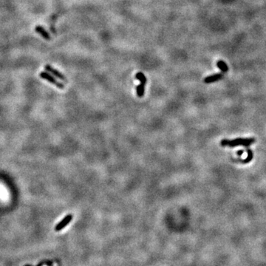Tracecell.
Returning a JSON list of instances; mask_svg holds the SVG:
<instances>
[{
  "label": "cell",
  "mask_w": 266,
  "mask_h": 266,
  "mask_svg": "<svg viewBox=\"0 0 266 266\" xmlns=\"http://www.w3.org/2000/svg\"><path fill=\"white\" fill-rule=\"evenodd\" d=\"M255 140L253 138H236L234 140H222L221 141V145L222 146H231L234 147L236 146H248L253 143Z\"/></svg>",
  "instance_id": "1"
},
{
  "label": "cell",
  "mask_w": 266,
  "mask_h": 266,
  "mask_svg": "<svg viewBox=\"0 0 266 266\" xmlns=\"http://www.w3.org/2000/svg\"><path fill=\"white\" fill-rule=\"evenodd\" d=\"M39 76L41 77L43 79L46 80V81H49V82L54 84L55 86H56L57 87H58L59 89H64V84L63 83L59 82V81H57L55 78V77H53V75H51L50 73H48L47 72H41L39 74Z\"/></svg>",
  "instance_id": "2"
},
{
  "label": "cell",
  "mask_w": 266,
  "mask_h": 266,
  "mask_svg": "<svg viewBox=\"0 0 266 266\" xmlns=\"http://www.w3.org/2000/svg\"><path fill=\"white\" fill-rule=\"evenodd\" d=\"M72 217H73V216H72V214H68V215L64 216V217L62 219V220H61V222H58V223L55 225V231H61L63 228H65L66 225L72 221Z\"/></svg>",
  "instance_id": "3"
},
{
  "label": "cell",
  "mask_w": 266,
  "mask_h": 266,
  "mask_svg": "<svg viewBox=\"0 0 266 266\" xmlns=\"http://www.w3.org/2000/svg\"><path fill=\"white\" fill-rule=\"evenodd\" d=\"M44 69H45L46 71H47V72L52 73L53 76L56 77V78H59V79L62 80V81H66V77L64 76L62 73H61V72H60L58 70H57L56 69H55V68H53L52 66H51L50 64H47V65H45V66H44Z\"/></svg>",
  "instance_id": "4"
},
{
  "label": "cell",
  "mask_w": 266,
  "mask_h": 266,
  "mask_svg": "<svg viewBox=\"0 0 266 266\" xmlns=\"http://www.w3.org/2000/svg\"><path fill=\"white\" fill-rule=\"evenodd\" d=\"M35 31L36 32V33H38L39 35H41L44 39L48 40V41L49 40H51V36L50 34H49L48 32L46 31L45 29H44L43 27H41V26L40 25L36 26V27H35Z\"/></svg>",
  "instance_id": "5"
},
{
  "label": "cell",
  "mask_w": 266,
  "mask_h": 266,
  "mask_svg": "<svg viewBox=\"0 0 266 266\" xmlns=\"http://www.w3.org/2000/svg\"><path fill=\"white\" fill-rule=\"evenodd\" d=\"M222 78V75L220 73L214 74V75H209V76L206 77V78L204 79V82L206 83H211L213 82H215V81H218V80L221 79Z\"/></svg>",
  "instance_id": "6"
},
{
  "label": "cell",
  "mask_w": 266,
  "mask_h": 266,
  "mask_svg": "<svg viewBox=\"0 0 266 266\" xmlns=\"http://www.w3.org/2000/svg\"><path fill=\"white\" fill-rule=\"evenodd\" d=\"M216 65H217V67L219 68V69H220L222 72H228V67L225 61H222V60H220V61H218L217 63H216Z\"/></svg>",
  "instance_id": "7"
},
{
  "label": "cell",
  "mask_w": 266,
  "mask_h": 266,
  "mask_svg": "<svg viewBox=\"0 0 266 266\" xmlns=\"http://www.w3.org/2000/svg\"><path fill=\"white\" fill-rule=\"evenodd\" d=\"M144 86H145V84L140 83V84H139L138 86H137V87H136V90H137V96L140 97V98H142V97L143 96V95H144V91H145Z\"/></svg>",
  "instance_id": "8"
},
{
  "label": "cell",
  "mask_w": 266,
  "mask_h": 266,
  "mask_svg": "<svg viewBox=\"0 0 266 266\" xmlns=\"http://www.w3.org/2000/svg\"><path fill=\"white\" fill-rule=\"evenodd\" d=\"M135 78H137V80L140 81V83H143V84H146V78L144 75V74L142 73V72H138L136 73L135 75Z\"/></svg>",
  "instance_id": "9"
},
{
  "label": "cell",
  "mask_w": 266,
  "mask_h": 266,
  "mask_svg": "<svg viewBox=\"0 0 266 266\" xmlns=\"http://www.w3.org/2000/svg\"><path fill=\"white\" fill-rule=\"evenodd\" d=\"M246 151H247V153H248V156H247V157L245 159V160H242V162L245 163H249L250 160H252V158H253V152H252L251 150L249 149H247Z\"/></svg>",
  "instance_id": "10"
},
{
  "label": "cell",
  "mask_w": 266,
  "mask_h": 266,
  "mask_svg": "<svg viewBox=\"0 0 266 266\" xmlns=\"http://www.w3.org/2000/svg\"><path fill=\"white\" fill-rule=\"evenodd\" d=\"M51 265V264H52V262H40L39 264H38V265H36V266H43L44 265ZM24 266H32V265H24Z\"/></svg>",
  "instance_id": "11"
},
{
  "label": "cell",
  "mask_w": 266,
  "mask_h": 266,
  "mask_svg": "<svg viewBox=\"0 0 266 266\" xmlns=\"http://www.w3.org/2000/svg\"><path fill=\"white\" fill-rule=\"evenodd\" d=\"M243 150H239V151H238L237 152H236V154H238V155H242V154H243Z\"/></svg>",
  "instance_id": "12"
}]
</instances>
